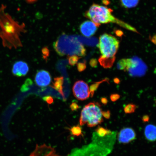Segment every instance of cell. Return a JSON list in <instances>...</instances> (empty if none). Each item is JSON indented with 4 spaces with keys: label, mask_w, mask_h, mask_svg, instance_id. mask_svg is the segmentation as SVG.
Returning a JSON list of instances; mask_svg holds the SVG:
<instances>
[{
    "label": "cell",
    "mask_w": 156,
    "mask_h": 156,
    "mask_svg": "<svg viewBox=\"0 0 156 156\" xmlns=\"http://www.w3.org/2000/svg\"><path fill=\"white\" fill-rule=\"evenodd\" d=\"M6 6L0 7V38L4 47L9 49L22 46L20 39L21 33L26 32L24 23L20 24L6 12Z\"/></svg>",
    "instance_id": "cell-1"
},
{
    "label": "cell",
    "mask_w": 156,
    "mask_h": 156,
    "mask_svg": "<svg viewBox=\"0 0 156 156\" xmlns=\"http://www.w3.org/2000/svg\"><path fill=\"white\" fill-rule=\"evenodd\" d=\"M116 133L104 137H101L94 133L92 141L81 148H75L69 156H106L112 151L114 146Z\"/></svg>",
    "instance_id": "cell-2"
},
{
    "label": "cell",
    "mask_w": 156,
    "mask_h": 156,
    "mask_svg": "<svg viewBox=\"0 0 156 156\" xmlns=\"http://www.w3.org/2000/svg\"><path fill=\"white\" fill-rule=\"evenodd\" d=\"M112 11L106 7L93 4L86 12L85 16L99 26L101 24L115 23L128 30L138 33L133 27L115 17L112 14Z\"/></svg>",
    "instance_id": "cell-3"
},
{
    "label": "cell",
    "mask_w": 156,
    "mask_h": 156,
    "mask_svg": "<svg viewBox=\"0 0 156 156\" xmlns=\"http://www.w3.org/2000/svg\"><path fill=\"white\" fill-rule=\"evenodd\" d=\"M98 46L102 55L99 59L101 65L105 68L112 67L115 60L119 41L112 35L105 34L99 37Z\"/></svg>",
    "instance_id": "cell-4"
},
{
    "label": "cell",
    "mask_w": 156,
    "mask_h": 156,
    "mask_svg": "<svg viewBox=\"0 0 156 156\" xmlns=\"http://www.w3.org/2000/svg\"><path fill=\"white\" fill-rule=\"evenodd\" d=\"M54 47L58 53L77 55L83 56L86 50L83 45L80 42L77 37L62 34L54 44Z\"/></svg>",
    "instance_id": "cell-5"
},
{
    "label": "cell",
    "mask_w": 156,
    "mask_h": 156,
    "mask_svg": "<svg viewBox=\"0 0 156 156\" xmlns=\"http://www.w3.org/2000/svg\"><path fill=\"white\" fill-rule=\"evenodd\" d=\"M102 110L98 103L91 102L83 107L80 119L81 126L87 124L89 127H93L103 122Z\"/></svg>",
    "instance_id": "cell-6"
},
{
    "label": "cell",
    "mask_w": 156,
    "mask_h": 156,
    "mask_svg": "<svg viewBox=\"0 0 156 156\" xmlns=\"http://www.w3.org/2000/svg\"><path fill=\"white\" fill-rule=\"evenodd\" d=\"M74 96L79 100L83 101L88 98L91 94L89 86L82 80L78 81L73 87Z\"/></svg>",
    "instance_id": "cell-7"
},
{
    "label": "cell",
    "mask_w": 156,
    "mask_h": 156,
    "mask_svg": "<svg viewBox=\"0 0 156 156\" xmlns=\"http://www.w3.org/2000/svg\"><path fill=\"white\" fill-rule=\"evenodd\" d=\"M145 64L138 58H130V62L126 71L132 76H140L145 73Z\"/></svg>",
    "instance_id": "cell-8"
},
{
    "label": "cell",
    "mask_w": 156,
    "mask_h": 156,
    "mask_svg": "<svg viewBox=\"0 0 156 156\" xmlns=\"http://www.w3.org/2000/svg\"><path fill=\"white\" fill-rule=\"evenodd\" d=\"M136 134L133 129L130 127L124 128L119 132L118 139L119 143L128 144L136 139Z\"/></svg>",
    "instance_id": "cell-9"
},
{
    "label": "cell",
    "mask_w": 156,
    "mask_h": 156,
    "mask_svg": "<svg viewBox=\"0 0 156 156\" xmlns=\"http://www.w3.org/2000/svg\"><path fill=\"white\" fill-rule=\"evenodd\" d=\"M29 156H62L56 153L54 148L45 144L37 145Z\"/></svg>",
    "instance_id": "cell-10"
},
{
    "label": "cell",
    "mask_w": 156,
    "mask_h": 156,
    "mask_svg": "<svg viewBox=\"0 0 156 156\" xmlns=\"http://www.w3.org/2000/svg\"><path fill=\"white\" fill-rule=\"evenodd\" d=\"M51 81V76L48 71L41 70L37 72L35 77V82L38 86L47 87L50 85Z\"/></svg>",
    "instance_id": "cell-11"
},
{
    "label": "cell",
    "mask_w": 156,
    "mask_h": 156,
    "mask_svg": "<svg viewBox=\"0 0 156 156\" xmlns=\"http://www.w3.org/2000/svg\"><path fill=\"white\" fill-rule=\"evenodd\" d=\"M98 25L91 21H86L82 23L80 27L82 34L86 37H90L96 33Z\"/></svg>",
    "instance_id": "cell-12"
},
{
    "label": "cell",
    "mask_w": 156,
    "mask_h": 156,
    "mask_svg": "<svg viewBox=\"0 0 156 156\" xmlns=\"http://www.w3.org/2000/svg\"><path fill=\"white\" fill-rule=\"evenodd\" d=\"M29 71L28 64L26 62L19 61L13 64L12 72L13 75L17 77L24 76Z\"/></svg>",
    "instance_id": "cell-13"
},
{
    "label": "cell",
    "mask_w": 156,
    "mask_h": 156,
    "mask_svg": "<svg viewBox=\"0 0 156 156\" xmlns=\"http://www.w3.org/2000/svg\"><path fill=\"white\" fill-rule=\"evenodd\" d=\"M144 134L146 139L150 142L156 141V126L149 124L145 126Z\"/></svg>",
    "instance_id": "cell-14"
},
{
    "label": "cell",
    "mask_w": 156,
    "mask_h": 156,
    "mask_svg": "<svg viewBox=\"0 0 156 156\" xmlns=\"http://www.w3.org/2000/svg\"><path fill=\"white\" fill-rule=\"evenodd\" d=\"M139 0H120L122 7L126 9H130L135 7L139 3Z\"/></svg>",
    "instance_id": "cell-15"
},
{
    "label": "cell",
    "mask_w": 156,
    "mask_h": 156,
    "mask_svg": "<svg viewBox=\"0 0 156 156\" xmlns=\"http://www.w3.org/2000/svg\"><path fill=\"white\" fill-rule=\"evenodd\" d=\"M95 132L97 135L101 137H104L107 136L112 134L113 132L108 129L105 128L103 127L99 126L95 129Z\"/></svg>",
    "instance_id": "cell-16"
},
{
    "label": "cell",
    "mask_w": 156,
    "mask_h": 156,
    "mask_svg": "<svg viewBox=\"0 0 156 156\" xmlns=\"http://www.w3.org/2000/svg\"><path fill=\"white\" fill-rule=\"evenodd\" d=\"M63 77L56 78L54 79L53 87L58 92L61 93L62 96L63 95V90H62V85H63Z\"/></svg>",
    "instance_id": "cell-17"
},
{
    "label": "cell",
    "mask_w": 156,
    "mask_h": 156,
    "mask_svg": "<svg viewBox=\"0 0 156 156\" xmlns=\"http://www.w3.org/2000/svg\"><path fill=\"white\" fill-rule=\"evenodd\" d=\"M130 58H123L119 61L117 63L118 69L126 71L129 64Z\"/></svg>",
    "instance_id": "cell-18"
},
{
    "label": "cell",
    "mask_w": 156,
    "mask_h": 156,
    "mask_svg": "<svg viewBox=\"0 0 156 156\" xmlns=\"http://www.w3.org/2000/svg\"><path fill=\"white\" fill-rule=\"evenodd\" d=\"M136 106L133 104H128L125 107L124 112L126 114H131L135 112Z\"/></svg>",
    "instance_id": "cell-19"
},
{
    "label": "cell",
    "mask_w": 156,
    "mask_h": 156,
    "mask_svg": "<svg viewBox=\"0 0 156 156\" xmlns=\"http://www.w3.org/2000/svg\"><path fill=\"white\" fill-rule=\"evenodd\" d=\"M68 60H69V63L70 65L71 66H74L77 63L80 58L78 57V56L76 55H73V56H69L68 57Z\"/></svg>",
    "instance_id": "cell-20"
},
{
    "label": "cell",
    "mask_w": 156,
    "mask_h": 156,
    "mask_svg": "<svg viewBox=\"0 0 156 156\" xmlns=\"http://www.w3.org/2000/svg\"><path fill=\"white\" fill-rule=\"evenodd\" d=\"M71 131L73 135L79 136L81 133V128L78 126L73 127L71 129Z\"/></svg>",
    "instance_id": "cell-21"
},
{
    "label": "cell",
    "mask_w": 156,
    "mask_h": 156,
    "mask_svg": "<svg viewBox=\"0 0 156 156\" xmlns=\"http://www.w3.org/2000/svg\"><path fill=\"white\" fill-rule=\"evenodd\" d=\"M120 98V95L117 94H114L111 95L110 99L112 102H115Z\"/></svg>",
    "instance_id": "cell-22"
},
{
    "label": "cell",
    "mask_w": 156,
    "mask_h": 156,
    "mask_svg": "<svg viewBox=\"0 0 156 156\" xmlns=\"http://www.w3.org/2000/svg\"><path fill=\"white\" fill-rule=\"evenodd\" d=\"M77 66L78 69L80 72L83 71L86 68V66L85 64L83 63H78Z\"/></svg>",
    "instance_id": "cell-23"
},
{
    "label": "cell",
    "mask_w": 156,
    "mask_h": 156,
    "mask_svg": "<svg viewBox=\"0 0 156 156\" xmlns=\"http://www.w3.org/2000/svg\"><path fill=\"white\" fill-rule=\"evenodd\" d=\"M102 116L104 117L105 119H108L110 118L111 112L110 111H105L102 112Z\"/></svg>",
    "instance_id": "cell-24"
},
{
    "label": "cell",
    "mask_w": 156,
    "mask_h": 156,
    "mask_svg": "<svg viewBox=\"0 0 156 156\" xmlns=\"http://www.w3.org/2000/svg\"><path fill=\"white\" fill-rule=\"evenodd\" d=\"M149 120L150 117L148 115H144L142 118V120L144 122H148L149 121Z\"/></svg>",
    "instance_id": "cell-25"
},
{
    "label": "cell",
    "mask_w": 156,
    "mask_h": 156,
    "mask_svg": "<svg viewBox=\"0 0 156 156\" xmlns=\"http://www.w3.org/2000/svg\"><path fill=\"white\" fill-rule=\"evenodd\" d=\"M90 64L91 67H96L97 65V62L95 59H91L90 62Z\"/></svg>",
    "instance_id": "cell-26"
},
{
    "label": "cell",
    "mask_w": 156,
    "mask_h": 156,
    "mask_svg": "<svg viewBox=\"0 0 156 156\" xmlns=\"http://www.w3.org/2000/svg\"><path fill=\"white\" fill-rule=\"evenodd\" d=\"M101 102H102L103 104L104 105H106L108 103V101L106 98L103 97L101 99Z\"/></svg>",
    "instance_id": "cell-27"
},
{
    "label": "cell",
    "mask_w": 156,
    "mask_h": 156,
    "mask_svg": "<svg viewBox=\"0 0 156 156\" xmlns=\"http://www.w3.org/2000/svg\"><path fill=\"white\" fill-rule=\"evenodd\" d=\"M78 105L76 104L75 103H73L72 104L71 106V108L72 110H75L78 108Z\"/></svg>",
    "instance_id": "cell-28"
},
{
    "label": "cell",
    "mask_w": 156,
    "mask_h": 156,
    "mask_svg": "<svg viewBox=\"0 0 156 156\" xmlns=\"http://www.w3.org/2000/svg\"><path fill=\"white\" fill-rule=\"evenodd\" d=\"M114 82L116 84H119L120 82L119 79L118 78H115L114 79Z\"/></svg>",
    "instance_id": "cell-29"
},
{
    "label": "cell",
    "mask_w": 156,
    "mask_h": 156,
    "mask_svg": "<svg viewBox=\"0 0 156 156\" xmlns=\"http://www.w3.org/2000/svg\"><path fill=\"white\" fill-rule=\"evenodd\" d=\"M151 41L154 44H156V36H154L152 38Z\"/></svg>",
    "instance_id": "cell-30"
},
{
    "label": "cell",
    "mask_w": 156,
    "mask_h": 156,
    "mask_svg": "<svg viewBox=\"0 0 156 156\" xmlns=\"http://www.w3.org/2000/svg\"><path fill=\"white\" fill-rule=\"evenodd\" d=\"M27 2L28 3H32L33 2H34V0H26Z\"/></svg>",
    "instance_id": "cell-31"
}]
</instances>
